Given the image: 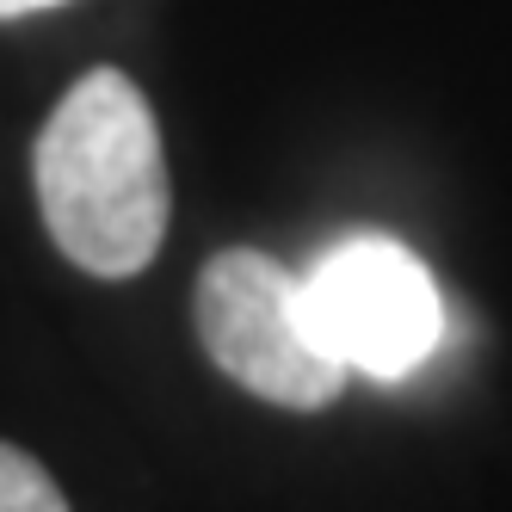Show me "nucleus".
<instances>
[{"mask_svg": "<svg viewBox=\"0 0 512 512\" xmlns=\"http://www.w3.org/2000/svg\"><path fill=\"white\" fill-rule=\"evenodd\" d=\"M50 241L93 278H136L167 241V155L155 105L124 68H93L62 93L31 149Z\"/></svg>", "mask_w": 512, "mask_h": 512, "instance_id": "f257e3e1", "label": "nucleus"}, {"mask_svg": "<svg viewBox=\"0 0 512 512\" xmlns=\"http://www.w3.org/2000/svg\"><path fill=\"white\" fill-rule=\"evenodd\" d=\"M198 340L229 383L272 401V408L315 414L346 389V364L327 358L309 327L303 278L260 247H229L204 266Z\"/></svg>", "mask_w": 512, "mask_h": 512, "instance_id": "f03ea898", "label": "nucleus"}, {"mask_svg": "<svg viewBox=\"0 0 512 512\" xmlns=\"http://www.w3.org/2000/svg\"><path fill=\"white\" fill-rule=\"evenodd\" d=\"M303 309L321 352L346 377L401 383L445 340V297L432 272L389 235H346L303 278Z\"/></svg>", "mask_w": 512, "mask_h": 512, "instance_id": "7ed1b4c3", "label": "nucleus"}, {"mask_svg": "<svg viewBox=\"0 0 512 512\" xmlns=\"http://www.w3.org/2000/svg\"><path fill=\"white\" fill-rule=\"evenodd\" d=\"M0 512H68V494L31 451L0 445Z\"/></svg>", "mask_w": 512, "mask_h": 512, "instance_id": "20e7f679", "label": "nucleus"}, {"mask_svg": "<svg viewBox=\"0 0 512 512\" xmlns=\"http://www.w3.org/2000/svg\"><path fill=\"white\" fill-rule=\"evenodd\" d=\"M50 7H68V0H0V19H31V13H50Z\"/></svg>", "mask_w": 512, "mask_h": 512, "instance_id": "39448f33", "label": "nucleus"}]
</instances>
